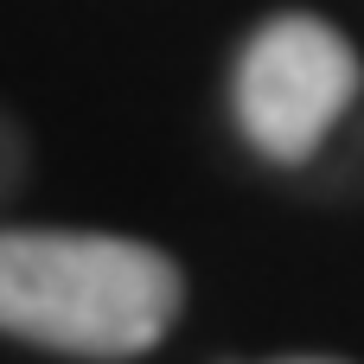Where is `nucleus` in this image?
Segmentation results:
<instances>
[{"mask_svg": "<svg viewBox=\"0 0 364 364\" xmlns=\"http://www.w3.org/2000/svg\"><path fill=\"white\" fill-rule=\"evenodd\" d=\"M179 269L134 237L102 230H0V333L70 352V358H134L179 320Z\"/></svg>", "mask_w": 364, "mask_h": 364, "instance_id": "1", "label": "nucleus"}, {"mask_svg": "<svg viewBox=\"0 0 364 364\" xmlns=\"http://www.w3.org/2000/svg\"><path fill=\"white\" fill-rule=\"evenodd\" d=\"M352 96H358L352 45L307 13H282L256 26L230 70V115L243 141L275 166H301Z\"/></svg>", "mask_w": 364, "mask_h": 364, "instance_id": "2", "label": "nucleus"}, {"mask_svg": "<svg viewBox=\"0 0 364 364\" xmlns=\"http://www.w3.org/2000/svg\"><path fill=\"white\" fill-rule=\"evenodd\" d=\"M19 179H26V134L0 115V198H6Z\"/></svg>", "mask_w": 364, "mask_h": 364, "instance_id": "3", "label": "nucleus"}, {"mask_svg": "<svg viewBox=\"0 0 364 364\" xmlns=\"http://www.w3.org/2000/svg\"><path fill=\"white\" fill-rule=\"evenodd\" d=\"M282 364H326V358H282Z\"/></svg>", "mask_w": 364, "mask_h": 364, "instance_id": "4", "label": "nucleus"}]
</instances>
